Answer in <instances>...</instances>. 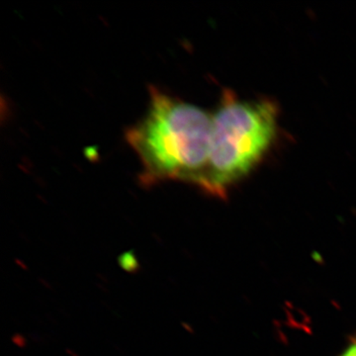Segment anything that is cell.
<instances>
[{
    "label": "cell",
    "instance_id": "6da1fadb",
    "mask_svg": "<svg viewBox=\"0 0 356 356\" xmlns=\"http://www.w3.org/2000/svg\"><path fill=\"white\" fill-rule=\"evenodd\" d=\"M212 115L152 86L146 114L126 132L142 165L140 184L199 186L209 158Z\"/></svg>",
    "mask_w": 356,
    "mask_h": 356
},
{
    "label": "cell",
    "instance_id": "7a4b0ae2",
    "mask_svg": "<svg viewBox=\"0 0 356 356\" xmlns=\"http://www.w3.org/2000/svg\"><path fill=\"white\" fill-rule=\"evenodd\" d=\"M278 109L269 100L245 102L225 91L212 115L209 158L198 188L225 199L259 165L277 136Z\"/></svg>",
    "mask_w": 356,
    "mask_h": 356
},
{
    "label": "cell",
    "instance_id": "3957f363",
    "mask_svg": "<svg viewBox=\"0 0 356 356\" xmlns=\"http://www.w3.org/2000/svg\"><path fill=\"white\" fill-rule=\"evenodd\" d=\"M339 356H356V334L351 337L348 346L341 351Z\"/></svg>",
    "mask_w": 356,
    "mask_h": 356
}]
</instances>
